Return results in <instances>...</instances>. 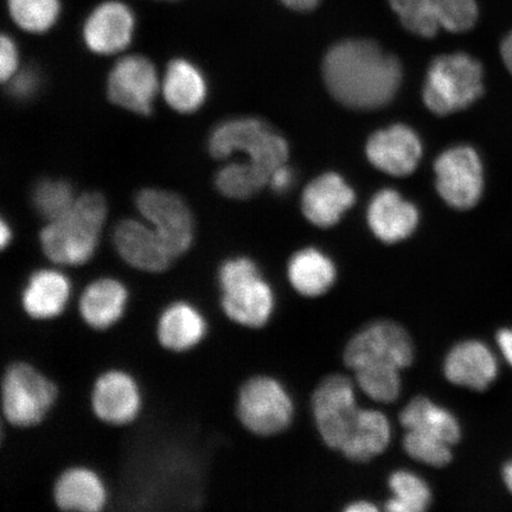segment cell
Listing matches in <instances>:
<instances>
[{"instance_id":"6da1fadb","label":"cell","mask_w":512,"mask_h":512,"mask_svg":"<svg viewBox=\"0 0 512 512\" xmlns=\"http://www.w3.org/2000/svg\"><path fill=\"white\" fill-rule=\"evenodd\" d=\"M323 74L339 104L362 111L389 104L402 79L398 59L367 40L343 41L332 47L325 55Z\"/></svg>"},{"instance_id":"7a4b0ae2","label":"cell","mask_w":512,"mask_h":512,"mask_svg":"<svg viewBox=\"0 0 512 512\" xmlns=\"http://www.w3.org/2000/svg\"><path fill=\"white\" fill-rule=\"evenodd\" d=\"M107 216L105 198L88 192L40 234L41 248L54 265L78 267L93 259Z\"/></svg>"},{"instance_id":"3957f363","label":"cell","mask_w":512,"mask_h":512,"mask_svg":"<svg viewBox=\"0 0 512 512\" xmlns=\"http://www.w3.org/2000/svg\"><path fill=\"white\" fill-rule=\"evenodd\" d=\"M219 305L230 322L261 329L270 322L275 297L260 268L247 256L224 260L217 271Z\"/></svg>"},{"instance_id":"277c9868","label":"cell","mask_w":512,"mask_h":512,"mask_svg":"<svg viewBox=\"0 0 512 512\" xmlns=\"http://www.w3.org/2000/svg\"><path fill=\"white\" fill-rule=\"evenodd\" d=\"M60 386L34 363L6 364L0 388L3 420L15 430H31L49 418L60 399Z\"/></svg>"},{"instance_id":"5b68a950","label":"cell","mask_w":512,"mask_h":512,"mask_svg":"<svg viewBox=\"0 0 512 512\" xmlns=\"http://www.w3.org/2000/svg\"><path fill=\"white\" fill-rule=\"evenodd\" d=\"M208 146L210 155L216 159L228 158L235 152L246 153L248 163L267 183L288 157L286 140L255 118L232 119L217 125Z\"/></svg>"},{"instance_id":"8992f818","label":"cell","mask_w":512,"mask_h":512,"mask_svg":"<svg viewBox=\"0 0 512 512\" xmlns=\"http://www.w3.org/2000/svg\"><path fill=\"white\" fill-rule=\"evenodd\" d=\"M483 94V68L464 53L439 56L431 63L422 92L428 110L448 115L465 110Z\"/></svg>"},{"instance_id":"52a82bcc","label":"cell","mask_w":512,"mask_h":512,"mask_svg":"<svg viewBox=\"0 0 512 512\" xmlns=\"http://www.w3.org/2000/svg\"><path fill=\"white\" fill-rule=\"evenodd\" d=\"M235 411L248 432L258 437H272L291 425L294 406L283 384L273 377L258 375L243 382Z\"/></svg>"},{"instance_id":"ba28073f","label":"cell","mask_w":512,"mask_h":512,"mask_svg":"<svg viewBox=\"0 0 512 512\" xmlns=\"http://www.w3.org/2000/svg\"><path fill=\"white\" fill-rule=\"evenodd\" d=\"M313 415L320 437L332 450L341 451L360 418L354 384L343 375L326 377L312 396Z\"/></svg>"},{"instance_id":"9c48e42d","label":"cell","mask_w":512,"mask_h":512,"mask_svg":"<svg viewBox=\"0 0 512 512\" xmlns=\"http://www.w3.org/2000/svg\"><path fill=\"white\" fill-rule=\"evenodd\" d=\"M414 361V347L408 332L393 322H375L350 339L344 351L345 366L357 370L367 366L406 369Z\"/></svg>"},{"instance_id":"30bf717a","label":"cell","mask_w":512,"mask_h":512,"mask_svg":"<svg viewBox=\"0 0 512 512\" xmlns=\"http://www.w3.org/2000/svg\"><path fill=\"white\" fill-rule=\"evenodd\" d=\"M136 204L172 259L190 251L195 239L194 217L181 197L171 191L144 189L137 195Z\"/></svg>"},{"instance_id":"8fae6325","label":"cell","mask_w":512,"mask_h":512,"mask_svg":"<svg viewBox=\"0 0 512 512\" xmlns=\"http://www.w3.org/2000/svg\"><path fill=\"white\" fill-rule=\"evenodd\" d=\"M144 395L136 377L123 368H108L95 377L89 409L108 427H126L143 413Z\"/></svg>"},{"instance_id":"7c38bea8","label":"cell","mask_w":512,"mask_h":512,"mask_svg":"<svg viewBox=\"0 0 512 512\" xmlns=\"http://www.w3.org/2000/svg\"><path fill=\"white\" fill-rule=\"evenodd\" d=\"M400 21L413 34L432 38L440 29L465 32L476 24L475 0H389Z\"/></svg>"},{"instance_id":"4fadbf2b","label":"cell","mask_w":512,"mask_h":512,"mask_svg":"<svg viewBox=\"0 0 512 512\" xmlns=\"http://www.w3.org/2000/svg\"><path fill=\"white\" fill-rule=\"evenodd\" d=\"M439 195L448 206L469 210L483 194V165L470 146H457L440 155L434 163Z\"/></svg>"},{"instance_id":"5bb4252c","label":"cell","mask_w":512,"mask_h":512,"mask_svg":"<svg viewBox=\"0 0 512 512\" xmlns=\"http://www.w3.org/2000/svg\"><path fill=\"white\" fill-rule=\"evenodd\" d=\"M155 64L145 56H126L115 63L108 75L107 95L114 105L125 110L149 115L158 93Z\"/></svg>"},{"instance_id":"9a60e30c","label":"cell","mask_w":512,"mask_h":512,"mask_svg":"<svg viewBox=\"0 0 512 512\" xmlns=\"http://www.w3.org/2000/svg\"><path fill=\"white\" fill-rule=\"evenodd\" d=\"M209 336V322L200 306L187 299H175L160 310L155 337L170 354L183 355L194 351Z\"/></svg>"},{"instance_id":"2e32d148","label":"cell","mask_w":512,"mask_h":512,"mask_svg":"<svg viewBox=\"0 0 512 512\" xmlns=\"http://www.w3.org/2000/svg\"><path fill=\"white\" fill-rule=\"evenodd\" d=\"M73 284L66 274L55 268L32 272L19 292L22 312L36 323H49L66 313L72 300Z\"/></svg>"},{"instance_id":"e0dca14e","label":"cell","mask_w":512,"mask_h":512,"mask_svg":"<svg viewBox=\"0 0 512 512\" xmlns=\"http://www.w3.org/2000/svg\"><path fill=\"white\" fill-rule=\"evenodd\" d=\"M115 251L126 265L146 274H162L175 260L150 224L138 220L120 221L113 233Z\"/></svg>"},{"instance_id":"ac0fdd59","label":"cell","mask_w":512,"mask_h":512,"mask_svg":"<svg viewBox=\"0 0 512 512\" xmlns=\"http://www.w3.org/2000/svg\"><path fill=\"white\" fill-rule=\"evenodd\" d=\"M54 507L64 512H100L110 503L105 479L88 465H69L53 484Z\"/></svg>"},{"instance_id":"d6986e66","label":"cell","mask_w":512,"mask_h":512,"mask_svg":"<svg viewBox=\"0 0 512 512\" xmlns=\"http://www.w3.org/2000/svg\"><path fill=\"white\" fill-rule=\"evenodd\" d=\"M130 300L131 293L123 281L101 277L83 287L76 309L88 329L102 334L124 319Z\"/></svg>"},{"instance_id":"ffe728a7","label":"cell","mask_w":512,"mask_h":512,"mask_svg":"<svg viewBox=\"0 0 512 512\" xmlns=\"http://www.w3.org/2000/svg\"><path fill=\"white\" fill-rule=\"evenodd\" d=\"M136 19L128 6L117 0L102 3L89 15L83 40L93 53L113 55L130 46Z\"/></svg>"},{"instance_id":"44dd1931","label":"cell","mask_w":512,"mask_h":512,"mask_svg":"<svg viewBox=\"0 0 512 512\" xmlns=\"http://www.w3.org/2000/svg\"><path fill=\"white\" fill-rule=\"evenodd\" d=\"M369 162L392 176H408L418 166L422 145L416 133L405 125H394L373 134L367 144Z\"/></svg>"},{"instance_id":"7402d4cb","label":"cell","mask_w":512,"mask_h":512,"mask_svg":"<svg viewBox=\"0 0 512 512\" xmlns=\"http://www.w3.org/2000/svg\"><path fill=\"white\" fill-rule=\"evenodd\" d=\"M356 196L344 179L328 172L307 185L302 209L307 220L320 228L334 227L345 211L354 206Z\"/></svg>"},{"instance_id":"603a6c76","label":"cell","mask_w":512,"mask_h":512,"mask_svg":"<svg viewBox=\"0 0 512 512\" xmlns=\"http://www.w3.org/2000/svg\"><path fill=\"white\" fill-rule=\"evenodd\" d=\"M444 373L446 379L456 386L483 392L496 380L498 364L484 343L465 341L454 345L448 352Z\"/></svg>"},{"instance_id":"cb8c5ba5","label":"cell","mask_w":512,"mask_h":512,"mask_svg":"<svg viewBox=\"0 0 512 512\" xmlns=\"http://www.w3.org/2000/svg\"><path fill=\"white\" fill-rule=\"evenodd\" d=\"M419 222L418 210L398 191L377 192L368 209V223L377 239L396 243L411 236Z\"/></svg>"},{"instance_id":"d4e9b609","label":"cell","mask_w":512,"mask_h":512,"mask_svg":"<svg viewBox=\"0 0 512 512\" xmlns=\"http://www.w3.org/2000/svg\"><path fill=\"white\" fill-rule=\"evenodd\" d=\"M166 102L178 113H194L203 106L208 96L206 78L194 63L176 59L166 68L163 81Z\"/></svg>"},{"instance_id":"484cf974","label":"cell","mask_w":512,"mask_h":512,"mask_svg":"<svg viewBox=\"0 0 512 512\" xmlns=\"http://www.w3.org/2000/svg\"><path fill=\"white\" fill-rule=\"evenodd\" d=\"M400 421L406 431L430 435L451 446L462 439V428L456 416L424 396L414 398L403 408Z\"/></svg>"},{"instance_id":"4316f807","label":"cell","mask_w":512,"mask_h":512,"mask_svg":"<svg viewBox=\"0 0 512 512\" xmlns=\"http://www.w3.org/2000/svg\"><path fill=\"white\" fill-rule=\"evenodd\" d=\"M287 274L294 290L311 298L328 292L337 277L334 262L316 248H306L294 254Z\"/></svg>"},{"instance_id":"83f0119b","label":"cell","mask_w":512,"mask_h":512,"mask_svg":"<svg viewBox=\"0 0 512 512\" xmlns=\"http://www.w3.org/2000/svg\"><path fill=\"white\" fill-rule=\"evenodd\" d=\"M390 439L392 427L387 416L374 409H361L355 431L341 452L351 462L367 463L387 450Z\"/></svg>"},{"instance_id":"f1b7e54d","label":"cell","mask_w":512,"mask_h":512,"mask_svg":"<svg viewBox=\"0 0 512 512\" xmlns=\"http://www.w3.org/2000/svg\"><path fill=\"white\" fill-rule=\"evenodd\" d=\"M394 497L386 509L390 512H422L430 507L432 492L424 479L409 471H396L389 478Z\"/></svg>"},{"instance_id":"f546056e","label":"cell","mask_w":512,"mask_h":512,"mask_svg":"<svg viewBox=\"0 0 512 512\" xmlns=\"http://www.w3.org/2000/svg\"><path fill=\"white\" fill-rule=\"evenodd\" d=\"M9 14L19 28L31 34H43L57 22L60 0H8Z\"/></svg>"},{"instance_id":"4dcf8cb0","label":"cell","mask_w":512,"mask_h":512,"mask_svg":"<svg viewBox=\"0 0 512 512\" xmlns=\"http://www.w3.org/2000/svg\"><path fill=\"white\" fill-rule=\"evenodd\" d=\"M266 184L265 179L248 162L228 164L217 172L215 178L217 190L234 200H247Z\"/></svg>"},{"instance_id":"1f68e13d","label":"cell","mask_w":512,"mask_h":512,"mask_svg":"<svg viewBox=\"0 0 512 512\" xmlns=\"http://www.w3.org/2000/svg\"><path fill=\"white\" fill-rule=\"evenodd\" d=\"M75 201L72 185L62 179H46L32 192V203L38 214L49 222L67 214Z\"/></svg>"},{"instance_id":"d6a6232c","label":"cell","mask_w":512,"mask_h":512,"mask_svg":"<svg viewBox=\"0 0 512 512\" xmlns=\"http://www.w3.org/2000/svg\"><path fill=\"white\" fill-rule=\"evenodd\" d=\"M400 369L390 366H367L355 370L358 386L370 399L394 402L401 392Z\"/></svg>"},{"instance_id":"836d02e7","label":"cell","mask_w":512,"mask_h":512,"mask_svg":"<svg viewBox=\"0 0 512 512\" xmlns=\"http://www.w3.org/2000/svg\"><path fill=\"white\" fill-rule=\"evenodd\" d=\"M451 445L445 441L415 431H407L403 448L416 462L434 467H444L452 462Z\"/></svg>"},{"instance_id":"e575fe53","label":"cell","mask_w":512,"mask_h":512,"mask_svg":"<svg viewBox=\"0 0 512 512\" xmlns=\"http://www.w3.org/2000/svg\"><path fill=\"white\" fill-rule=\"evenodd\" d=\"M40 75L35 68H25L10 80L9 93L18 100H28L40 88Z\"/></svg>"},{"instance_id":"d590c367","label":"cell","mask_w":512,"mask_h":512,"mask_svg":"<svg viewBox=\"0 0 512 512\" xmlns=\"http://www.w3.org/2000/svg\"><path fill=\"white\" fill-rule=\"evenodd\" d=\"M18 69V50L10 36L3 35L0 40V78L10 81Z\"/></svg>"},{"instance_id":"8d00e7d4","label":"cell","mask_w":512,"mask_h":512,"mask_svg":"<svg viewBox=\"0 0 512 512\" xmlns=\"http://www.w3.org/2000/svg\"><path fill=\"white\" fill-rule=\"evenodd\" d=\"M294 181V174L290 168L287 166L281 165L277 170L273 171V174L270 177V181L268 184L271 185V188L278 192V194H284L287 190H290Z\"/></svg>"},{"instance_id":"74e56055","label":"cell","mask_w":512,"mask_h":512,"mask_svg":"<svg viewBox=\"0 0 512 512\" xmlns=\"http://www.w3.org/2000/svg\"><path fill=\"white\" fill-rule=\"evenodd\" d=\"M499 349L503 352L505 360L512 366V329H503L497 334Z\"/></svg>"},{"instance_id":"f35d334b","label":"cell","mask_w":512,"mask_h":512,"mask_svg":"<svg viewBox=\"0 0 512 512\" xmlns=\"http://www.w3.org/2000/svg\"><path fill=\"white\" fill-rule=\"evenodd\" d=\"M320 0H281L287 8L294 11L306 12L315 10Z\"/></svg>"},{"instance_id":"ab89813d","label":"cell","mask_w":512,"mask_h":512,"mask_svg":"<svg viewBox=\"0 0 512 512\" xmlns=\"http://www.w3.org/2000/svg\"><path fill=\"white\" fill-rule=\"evenodd\" d=\"M501 51L505 66H507L509 72L512 74V32L504 38Z\"/></svg>"},{"instance_id":"60d3db41","label":"cell","mask_w":512,"mask_h":512,"mask_svg":"<svg viewBox=\"0 0 512 512\" xmlns=\"http://www.w3.org/2000/svg\"><path fill=\"white\" fill-rule=\"evenodd\" d=\"M12 240V230L9 226V223L5 220L2 221V226H0V243H2V248L5 249L9 247Z\"/></svg>"},{"instance_id":"b9f144b4","label":"cell","mask_w":512,"mask_h":512,"mask_svg":"<svg viewBox=\"0 0 512 512\" xmlns=\"http://www.w3.org/2000/svg\"><path fill=\"white\" fill-rule=\"evenodd\" d=\"M345 511H348V512H369V511L373 512V511H377V507H375V505L373 503L361 501V502H355V503L350 504L349 507L347 509H345Z\"/></svg>"},{"instance_id":"7bdbcfd3","label":"cell","mask_w":512,"mask_h":512,"mask_svg":"<svg viewBox=\"0 0 512 512\" xmlns=\"http://www.w3.org/2000/svg\"><path fill=\"white\" fill-rule=\"evenodd\" d=\"M503 479L505 485L510 490L512 494V460L508 464H505L503 469Z\"/></svg>"}]
</instances>
